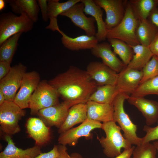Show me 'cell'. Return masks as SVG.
<instances>
[{
    "label": "cell",
    "mask_w": 158,
    "mask_h": 158,
    "mask_svg": "<svg viewBox=\"0 0 158 158\" xmlns=\"http://www.w3.org/2000/svg\"><path fill=\"white\" fill-rule=\"evenodd\" d=\"M48 82L72 106L86 103L97 87L86 71L73 66Z\"/></svg>",
    "instance_id": "1"
},
{
    "label": "cell",
    "mask_w": 158,
    "mask_h": 158,
    "mask_svg": "<svg viewBox=\"0 0 158 158\" xmlns=\"http://www.w3.org/2000/svg\"><path fill=\"white\" fill-rule=\"evenodd\" d=\"M106 137L97 139L107 157L114 158L120 154L121 150L131 148L132 144L122 135L120 127L114 121L103 123L101 128Z\"/></svg>",
    "instance_id": "2"
},
{
    "label": "cell",
    "mask_w": 158,
    "mask_h": 158,
    "mask_svg": "<svg viewBox=\"0 0 158 158\" xmlns=\"http://www.w3.org/2000/svg\"><path fill=\"white\" fill-rule=\"evenodd\" d=\"M129 96L125 93H119L115 97L112 103L113 121L119 125L123 132L124 138L132 145L136 146L142 144V138L138 136L137 126L132 122L124 109V101Z\"/></svg>",
    "instance_id": "3"
},
{
    "label": "cell",
    "mask_w": 158,
    "mask_h": 158,
    "mask_svg": "<svg viewBox=\"0 0 158 158\" xmlns=\"http://www.w3.org/2000/svg\"><path fill=\"white\" fill-rule=\"evenodd\" d=\"M138 22L129 3L121 21L115 27L107 30V38L117 39L131 46L140 44L136 35Z\"/></svg>",
    "instance_id": "4"
},
{
    "label": "cell",
    "mask_w": 158,
    "mask_h": 158,
    "mask_svg": "<svg viewBox=\"0 0 158 158\" xmlns=\"http://www.w3.org/2000/svg\"><path fill=\"white\" fill-rule=\"evenodd\" d=\"M34 22L26 15L19 16L8 12L0 16V45L12 36L31 30Z\"/></svg>",
    "instance_id": "5"
},
{
    "label": "cell",
    "mask_w": 158,
    "mask_h": 158,
    "mask_svg": "<svg viewBox=\"0 0 158 158\" xmlns=\"http://www.w3.org/2000/svg\"><path fill=\"white\" fill-rule=\"evenodd\" d=\"M59 96L56 89L48 82L40 81L29 101L31 114H37L40 110L59 104Z\"/></svg>",
    "instance_id": "6"
},
{
    "label": "cell",
    "mask_w": 158,
    "mask_h": 158,
    "mask_svg": "<svg viewBox=\"0 0 158 158\" xmlns=\"http://www.w3.org/2000/svg\"><path fill=\"white\" fill-rule=\"evenodd\" d=\"M25 111L13 101H5L0 105V125L2 131L11 136L20 131L18 123Z\"/></svg>",
    "instance_id": "7"
},
{
    "label": "cell",
    "mask_w": 158,
    "mask_h": 158,
    "mask_svg": "<svg viewBox=\"0 0 158 158\" xmlns=\"http://www.w3.org/2000/svg\"><path fill=\"white\" fill-rule=\"evenodd\" d=\"M102 126L101 122L87 118L79 126L60 134L58 139V143L59 145L74 146L82 137L87 139L92 138L91 131L95 129L101 128Z\"/></svg>",
    "instance_id": "8"
},
{
    "label": "cell",
    "mask_w": 158,
    "mask_h": 158,
    "mask_svg": "<svg viewBox=\"0 0 158 158\" xmlns=\"http://www.w3.org/2000/svg\"><path fill=\"white\" fill-rule=\"evenodd\" d=\"M26 70V67L20 63L11 67L8 74L0 80V90L4 94L6 101H13Z\"/></svg>",
    "instance_id": "9"
},
{
    "label": "cell",
    "mask_w": 158,
    "mask_h": 158,
    "mask_svg": "<svg viewBox=\"0 0 158 158\" xmlns=\"http://www.w3.org/2000/svg\"><path fill=\"white\" fill-rule=\"evenodd\" d=\"M84 4L80 2L78 3L60 15L69 18L76 26L82 29L86 35L95 36L96 34L95 23L96 22L92 17H87L84 13Z\"/></svg>",
    "instance_id": "10"
},
{
    "label": "cell",
    "mask_w": 158,
    "mask_h": 158,
    "mask_svg": "<svg viewBox=\"0 0 158 158\" xmlns=\"http://www.w3.org/2000/svg\"><path fill=\"white\" fill-rule=\"evenodd\" d=\"M40 82V76L38 72L35 71L26 72L13 101L23 109L29 108L30 97Z\"/></svg>",
    "instance_id": "11"
},
{
    "label": "cell",
    "mask_w": 158,
    "mask_h": 158,
    "mask_svg": "<svg viewBox=\"0 0 158 158\" xmlns=\"http://www.w3.org/2000/svg\"><path fill=\"white\" fill-rule=\"evenodd\" d=\"M86 71L97 86L116 85L118 74L102 62H90Z\"/></svg>",
    "instance_id": "12"
},
{
    "label": "cell",
    "mask_w": 158,
    "mask_h": 158,
    "mask_svg": "<svg viewBox=\"0 0 158 158\" xmlns=\"http://www.w3.org/2000/svg\"><path fill=\"white\" fill-rule=\"evenodd\" d=\"M71 107L70 104L63 101L40 110L37 115L47 125L59 128L64 122Z\"/></svg>",
    "instance_id": "13"
},
{
    "label": "cell",
    "mask_w": 158,
    "mask_h": 158,
    "mask_svg": "<svg viewBox=\"0 0 158 158\" xmlns=\"http://www.w3.org/2000/svg\"><path fill=\"white\" fill-rule=\"evenodd\" d=\"M95 3L102 8L106 13L104 21L107 30L117 25L125 14L123 1L122 0H94Z\"/></svg>",
    "instance_id": "14"
},
{
    "label": "cell",
    "mask_w": 158,
    "mask_h": 158,
    "mask_svg": "<svg viewBox=\"0 0 158 158\" xmlns=\"http://www.w3.org/2000/svg\"><path fill=\"white\" fill-rule=\"evenodd\" d=\"M142 76V70L125 66L118 74L115 86L118 93L131 94L140 85Z\"/></svg>",
    "instance_id": "15"
},
{
    "label": "cell",
    "mask_w": 158,
    "mask_h": 158,
    "mask_svg": "<svg viewBox=\"0 0 158 158\" xmlns=\"http://www.w3.org/2000/svg\"><path fill=\"white\" fill-rule=\"evenodd\" d=\"M127 100L141 112L145 119L147 125L150 126L158 121V102L144 97L129 95Z\"/></svg>",
    "instance_id": "16"
},
{
    "label": "cell",
    "mask_w": 158,
    "mask_h": 158,
    "mask_svg": "<svg viewBox=\"0 0 158 158\" xmlns=\"http://www.w3.org/2000/svg\"><path fill=\"white\" fill-rule=\"evenodd\" d=\"M26 127L29 136L35 141L36 145L41 147L50 140V128L40 118H29L27 121Z\"/></svg>",
    "instance_id": "17"
},
{
    "label": "cell",
    "mask_w": 158,
    "mask_h": 158,
    "mask_svg": "<svg viewBox=\"0 0 158 158\" xmlns=\"http://www.w3.org/2000/svg\"><path fill=\"white\" fill-rule=\"evenodd\" d=\"M111 48L109 43H98L91 49V52L93 55L101 58L104 64L119 73L126 66L117 57Z\"/></svg>",
    "instance_id": "18"
},
{
    "label": "cell",
    "mask_w": 158,
    "mask_h": 158,
    "mask_svg": "<svg viewBox=\"0 0 158 158\" xmlns=\"http://www.w3.org/2000/svg\"><path fill=\"white\" fill-rule=\"evenodd\" d=\"M87 118L103 123L113 121L112 104H102L91 101L86 103Z\"/></svg>",
    "instance_id": "19"
},
{
    "label": "cell",
    "mask_w": 158,
    "mask_h": 158,
    "mask_svg": "<svg viewBox=\"0 0 158 158\" xmlns=\"http://www.w3.org/2000/svg\"><path fill=\"white\" fill-rule=\"evenodd\" d=\"M7 145L0 153V158H29L35 157L41 153L40 147L35 145L25 149L16 147L11 136L5 135Z\"/></svg>",
    "instance_id": "20"
},
{
    "label": "cell",
    "mask_w": 158,
    "mask_h": 158,
    "mask_svg": "<svg viewBox=\"0 0 158 158\" xmlns=\"http://www.w3.org/2000/svg\"><path fill=\"white\" fill-rule=\"evenodd\" d=\"M84 5V11L86 15H90L95 19L97 23V31L95 37L98 42L107 38V29L103 19V11L101 8L92 0H81Z\"/></svg>",
    "instance_id": "21"
},
{
    "label": "cell",
    "mask_w": 158,
    "mask_h": 158,
    "mask_svg": "<svg viewBox=\"0 0 158 158\" xmlns=\"http://www.w3.org/2000/svg\"><path fill=\"white\" fill-rule=\"evenodd\" d=\"M57 31L62 35L61 41L64 46L71 51L91 49L98 43L95 36L85 35L72 38L66 35L60 29Z\"/></svg>",
    "instance_id": "22"
},
{
    "label": "cell",
    "mask_w": 158,
    "mask_h": 158,
    "mask_svg": "<svg viewBox=\"0 0 158 158\" xmlns=\"http://www.w3.org/2000/svg\"><path fill=\"white\" fill-rule=\"evenodd\" d=\"M59 0H47L48 16L50 21L47 29L54 32L59 28L57 23V18L59 15L68 10L75 4L81 2V0H69L60 3Z\"/></svg>",
    "instance_id": "23"
},
{
    "label": "cell",
    "mask_w": 158,
    "mask_h": 158,
    "mask_svg": "<svg viewBox=\"0 0 158 158\" xmlns=\"http://www.w3.org/2000/svg\"><path fill=\"white\" fill-rule=\"evenodd\" d=\"M8 3L15 13L26 15L34 23L38 19L40 8L35 0H10L5 1Z\"/></svg>",
    "instance_id": "24"
},
{
    "label": "cell",
    "mask_w": 158,
    "mask_h": 158,
    "mask_svg": "<svg viewBox=\"0 0 158 158\" xmlns=\"http://www.w3.org/2000/svg\"><path fill=\"white\" fill-rule=\"evenodd\" d=\"M87 119V107L86 103H80L71 107L66 118L62 126L58 130L61 134L79 123H82Z\"/></svg>",
    "instance_id": "25"
},
{
    "label": "cell",
    "mask_w": 158,
    "mask_h": 158,
    "mask_svg": "<svg viewBox=\"0 0 158 158\" xmlns=\"http://www.w3.org/2000/svg\"><path fill=\"white\" fill-rule=\"evenodd\" d=\"M158 34V29L148 19L139 20L136 35L140 44L149 47Z\"/></svg>",
    "instance_id": "26"
},
{
    "label": "cell",
    "mask_w": 158,
    "mask_h": 158,
    "mask_svg": "<svg viewBox=\"0 0 158 158\" xmlns=\"http://www.w3.org/2000/svg\"><path fill=\"white\" fill-rule=\"evenodd\" d=\"M130 46L135 54L126 66L130 68L141 71L153 55L148 47L141 44Z\"/></svg>",
    "instance_id": "27"
},
{
    "label": "cell",
    "mask_w": 158,
    "mask_h": 158,
    "mask_svg": "<svg viewBox=\"0 0 158 158\" xmlns=\"http://www.w3.org/2000/svg\"><path fill=\"white\" fill-rule=\"evenodd\" d=\"M115 85H107L97 86L90 97L88 101L102 104H112L118 94Z\"/></svg>",
    "instance_id": "28"
},
{
    "label": "cell",
    "mask_w": 158,
    "mask_h": 158,
    "mask_svg": "<svg viewBox=\"0 0 158 158\" xmlns=\"http://www.w3.org/2000/svg\"><path fill=\"white\" fill-rule=\"evenodd\" d=\"M129 1L139 20L148 19L152 11L158 5V0H131Z\"/></svg>",
    "instance_id": "29"
},
{
    "label": "cell",
    "mask_w": 158,
    "mask_h": 158,
    "mask_svg": "<svg viewBox=\"0 0 158 158\" xmlns=\"http://www.w3.org/2000/svg\"><path fill=\"white\" fill-rule=\"evenodd\" d=\"M22 33L20 32L12 36L0 45V61L11 63Z\"/></svg>",
    "instance_id": "30"
},
{
    "label": "cell",
    "mask_w": 158,
    "mask_h": 158,
    "mask_svg": "<svg viewBox=\"0 0 158 158\" xmlns=\"http://www.w3.org/2000/svg\"><path fill=\"white\" fill-rule=\"evenodd\" d=\"M108 40L113 47V52L118 55L126 66L128 65L133 56V51L131 47L124 42L114 38H108Z\"/></svg>",
    "instance_id": "31"
},
{
    "label": "cell",
    "mask_w": 158,
    "mask_h": 158,
    "mask_svg": "<svg viewBox=\"0 0 158 158\" xmlns=\"http://www.w3.org/2000/svg\"><path fill=\"white\" fill-rule=\"evenodd\" d=\"M149 95H158V76L140 84L130 96L144 97Z\"/></svg>",
    "instance_id": "32"
},
{
    "label": "cell",
    "mask_w": 158,
    "mask_h": 158,
    "mask_svg": "<svg viewBox=\"0 0 158 158\" xmlns=\"http://www.w3.org/2000/svg\"><path fill=\"white\" fill-rule=\"evenodd\" d=\"M157 151L153 144H141L135 147L131 158H157Z\"/></svg>",
    "instance_id": "33"
},
{
    "label": "cell",
    "mask_w": 158,
    "mask_h": 158,
    "mask_svg": "<svg viewBox=\"0 0 158 158\" xmlns=\"http://www.w3.org/2000/svg\"><path fill=\"white\" fill-rule=\"evenodd\" d=\"M142 71V76L140 84L158 76V60L157 57L153 55Z\"/></svg>",
    "instance_id": "34"
},
{
    "label": "cell",
    "mask_w": 158,
    "mask_h": 158,
    "mask_svg": "<svg viewBox=\"0 0 158 158\" xmlns=\"http://www.w3.org/2000/svg\"><path fill=\"white\" fill-rule=\"evenodd\" d=\"M143 130L146 132L145 135L142 138V144L149 143L152 141L158 140V125L154 127L145 125Z\"/></svg>",
    "instance_id": "35"
},
{
    "label": "cell",
    "mask_w": 158,
    "mask_h": 158,
    "mask_svg": "<svg viewBox=\"0 0 158 158\" xmlns=\"http://www.w3.org/2000/svg\"><path fill=\"white\" fill-rule=\"evenodd\" d=\"M59 154L56 158H83L80 154L74 152L69 154L66 146L59 145H58Z\"/></svg>",
    "instance_id": "36"
},
{
    "label": "cell",
    "mask_w": 158,
    "mask_h": 158,
    "mask_svg": "<svg viewBox=\"0 0 158 158\" xmlns=\"http://www.w3.org/2000/svg\"><path fill=\"white\" fill-rule=\"evenodd\" d=\"M37 2L42 13V18L44 21L46 22L49 19L48 16L47 0H39Z\"/></svg>",
    "instance_id": "37"
},
{
    "label": "cell",
    "mask_w": 158,
    "mask_h": 158,
    "mask_svg": "<svg viewBox=\"0 0 158 158\" xmlns=\"http://www.w3.org/2000/svg\"><path fill=\"white\" fill-rule=\"evenodd\" d=\"M58 154V145H55L49 151L47 152H41L35 157L29 158H56Z\"/></svg>",
    "instance_id": "38"
},
{
    "label": "cell",
    "mask_w": 158,
    "mask_h": 158,
    "mask_svg": "<svg viewBox=\"0 0 158 158\" xmlns=\"http://www.w3.org/2000/svg\"><path fill=\"white\" fill-rule=\"evenodd\" d=\"M11 63L5 61H0V80L5 77L9 72Z\"/></svg>",
    "instance_id": "39"
},
{
    "label": "cell",
    "mask_w": 158,
    "mask_h": 158,
    "mask_svg": "<svg viewBox=\"0 0 158 158\" xmlns=\"http://www.w3.org/2000/svg\"><path fill=\"white\" fill-rule=\"evenodd\" d=\"M148 19L158 29V8H155L151 12Z\"/></svg>",
    "instance_id": "40"
},
{
    "label": "cell",
    "mask_w": 158,
    "mask_h": 158,
    "mask_svg": "<svg viewBox=\"0 0 158 158\" xmlns=\"http://www.w3.org/2000/svg\"><path fill=\"white\" fill-rule=\"evenodd\" d=\"M149 47L153 55L158 56V34Z\"/></svg>",
    "instance_id": "41"
},
{
    "label": "cell",
    "mask_w": 158,
    "mask_h": 158,
    "mask_svg": "<svg viewBox=\"0 0 158 158\" xmlns=\"http://www.w3.org/2000/svg\"><path fill=\"white\" fill-rule=\"evenodd\" d=\"M135 147L133 146L130 148L124 149L123 152L114 158H131Z\"/></svg>",
    "instance_id": "42"
},
{
    "label": "cell",
    "mask_w": 158,
    "mask_h": 158,
    "mask_svg": "<svg viewBox=\"0 0 158 158\" xmlns=\"http://www.w3.org/2000/svg\"><path fill=\"white\" fill-rule=\"evenodd\" d=\"M5 101V98L4 94L0 90V105L3 104Z\"/></svg>",
    "instance_id": "43"
},
{
    "label": "cell",
    "mask_w": 158,
    "mask_h": 158,
    "mask_svg": "<svg viewBox=\"0 0 158 158\" xmlns=\"http://www.w3.org/2000/svg\"><path fill=\"white\" fill-rule=\"evenodd\" d=\"M6 1L4 0H0V11L3 10L6 6Z\"/></svg>",
    "instance_id": "44"
},
{
    "label": "cell",
    "mask_w": 158,
    "mask_h": 158,
    "mask_svg": "<svg viewBox=\"0 0 158 158\" xmlns=\"http://www.w3.org/2000/svg\"><path fill=\"white\" fill-rule=\"evenodd\" d=\"M153 144L155 147L158 153V140L154 142Z\"/></svg>",
    "instance_id": "45"
},
{
    "label": "cell",
    "mask_w": 158,
    "mask_h": 158,
    "mask_svg": "<svg viewBox=\"0 0 158 158\" xmlns=\"http://www.w3.org/2000/svg\"><path fill=\"white\" fill-rule=\"evenodd\" d=\"M157 57V58L158 60V56H156Z\"/></svg>",
    "instance_id": "46"
},
{
    "label": "cell",
    "mask_w": 158,
    "mask_h": 158,
    "mask_svg": "<svg viewBox=\"0 0 158 158\" xmlns=\"http://www.w3.org/2000/svg\"><path fill=\"white\" fill-rule=\"evenodd\" d=\"M157 123H158V121H157Z\"/></svg>",
    "instance_id": "47"
}]
</instances>
